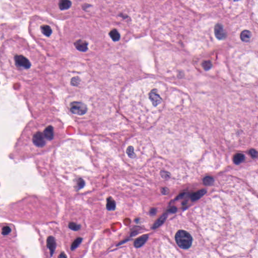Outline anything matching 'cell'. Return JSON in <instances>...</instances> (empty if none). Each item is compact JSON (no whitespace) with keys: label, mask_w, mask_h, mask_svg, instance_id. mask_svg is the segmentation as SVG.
<instances>
[{"label":"cell","mask_w":258,"mask_h":258,"mask_svg":"<svg viewBox=\"0 0 258 258\" xmlns=\"http://www.w3.org/2000/svg\"><path fill=\"white\" fill-rule=\"evenodd\" d=\"M41 62L34 47L21 37L8 39L0 47V69L7 79L32 81L37 74Z\"/></svg>","instance_id":"cell-1"},{"label":"cell","mask_w":258,"mask_h":258,"mask_svg":"<svg viewBox=\"0 0 258 258\" xmlns=\"http://www.w3.org/2000/svg\"><path fill=\"white\" fill-rule=\"evenodd\" d=\"M41 117L33 119L22 131L13 150L20 157L34 156L54 140L55 129L52 124Z\"/></svg>","instance_id":"cell-2"},{"label":"cell","mask_w":258,"mask_h":258,"mask_svg":"<svg viewBox=\"0 0 258 258\" xmlns=\"http://www.w3.org/2000/svg\"><path fill=\"white\" fill-rule=\"evenodd\" d=\"M175 239L177 245L183 249L190 248L193 242V239L190 234L182 230L177 231Z\"/></svg>","instance_id":"cell-3"},{"label":"cell","mask_w":258,"mask_h":258,"mask_svg":"<svg viewBox=\"0 0 258 258\" xmlns=\"http://www.w3.org/2000/svg\"><path fill=\"white\" fill-rule=\"evenodd\" d=\"M70 111L75 115H83L87 112V107L84 103L75 102L71 103Z\"/></svg>","instance_id":"cell-4"},{"label":"cell","mask_w":258,"mask_h":258,"mask_svg":"<svg viewBox=\"0 0 258 258\" xmlns=\"http://www.w3.org/2000/svg\"><path fill=\"white\" fill-rule=\"evenodd\" d=\"M15 5L24 9L34 10V5L37 0H11Z\"/></svg>","instance_id":"cell-5"},{"label":"cell","mask_w":258,"mask_h":258,"mask_svg":"<svg viewBox=\"0 0 258 258\" xmlns=\"http://www.w3.org/2000/svg\"><path fill=\"white\" fill-rule=\"evenodd\" d=\"M214 32L217 38L219 40H222L226 38V32L224 31L223 25L221 24L218 23L215 25Z\"/></svg>","instance_id":"cell-6"},{"label":"cell","mask_w":258,"mask_h":258,"mask_svg":"<svg viewBox=\"0 0 258 258\" xmlns=\"http://www.w3.org/2000/svg\"><path fill=\"white\" fill-rule=\"evenodd\" d=\"M56 242L55 241V238L52 236H50L47 240V246L50 250V255L52 256L55 252V250L56 248Z\"/></svg>","instance_id":"cell-7"},{"label":"cell","mask_w":258,"mask_h":258,"mask_svg":"<svg viewBox=\"0 0 258 258\" xmlns=\"http://www.w3.org/2000/svg\"><path fill=\"white\" fill-rule=\"evenodd\" d=\"M74 46L80 52H86L88 49L87 42L80 39L75 42Z\"/></svg>","instance_id":"cell-8"},{"label":"cell","mask_w":258,"mask_h":258,"mask_svg":"<svg viewBox=\"0 0 258 258\" xmlns=\"http://www.w3.org/2000/svg\"><path fill=\"white\" fill-rule=\"evenodd\" d=\"M148 239V235H144L139 237L136 239L134 242L135 247L136 248H140L145 244V242L147 241Z\"/></svg>","instance_id":"cell-9"},{"label":"cell","mask_w":258,"mask_h":258,"mask_svg":"<svg viewBox=\"0 0 258 258\" xmlns=\"http://www.w3.org/2000/svg\"><path fill=\"white\" fill-rule=\"evenodd\" d=\"M72 5L71 2L69 0H60L58 6L61 10L69 9Z\"/></svg>","instance_id":"cell-10"},{"label":"cell","mask_w":258,"mask_h":258,"mask_svg":"<svg viewBox=\"0 0 258 258\" xmlns=\"http://www.w3.org/2000/svg\"><path fill=\"white\" fill-rule=\"evenodd\" d=\"M206 193H207V191L205 190V189H203V190L199 191L196 192V193H193V194L191 195V197L192 201H197L200 198H201V197H203Z\"/></svg>","instance_id":"cell-11"},{"label":"cell","mask_w":258,"mask_h":258,"mask_svg":"<svg viewBox=\"0 0 258 258\" xmlns=\"http://www.w3.org/2000/svg\"><path fill=\"white\" fill-rule=\"evenodd\" d=\"M116 208V203L112 197H108L107 199V209L109 211L115 210Z\"/></svg>","instance_id":"cell-12"},{"label":"cell","mask_w":258,"mask_h":258,"mask_svg":"<svg viewBox=\"0 0 258 258\" xmlns=\"http://www.w3.org/2000/svg\"><path fill=\"white\" fill-rule=\"evenodd\" d=\"M251 37H252V33L249 30H244L241 32V38L242 42H249L250 41Z\"/></svg>","instance_id":"cell-13"},{"label":"cell","mask_w":258,"mask_h":258,"mask_svg":"<svg viewBox=\"0 0 258 258\" xmlns=\"http://www.w3.org/2000/svg\"><path fill=\"white\" fill-rule=\"evenodd\" d=\"M167 216V215L165 213L161 217L159 218V219H158L157 221L155 222V223L153 224L152 227L153 229L154 230V229H156V228H158V227L161 226L162 224H163L164 221H166Z\"/></svg>","instance_id":"cell-14"},{"label":"cell","mask_w":258,"mask_h":258,"mask_svg":"<svg viewBox=\"0 0 258 258\" xmlns=\"http://www.w3.org/2000/svg\"><path fill=\"white\" fill-rule=\"evenodd\" d=\"M245 159V157L244 154L241 153H237L234 156L233 161L235 164H239L241 163Z\"/></svg>","instance_id":"cell-15"},{"label":"cell","mask_w":258,"mask_h":258,"mask_svg":"<svg viewBox=\"0 0 258 258\" xmlns=\"http://www.w3.org/2000/svg\"><path fill=\"white\" fill-rule=\"evenodd\" d=\"M110 37L114 42H117L120 39V34L116 29H113L109 33Z\"/></svg>","instance_id":"cell-16"},{"label":"cell","mask_w":258,"mask_h":258,"mask_svg":"<svg viewBox=\"0 0 258 258\" xmlns=\"http://www.w3.org/2000/svg\"><path fill=\"white\" fill-rule=\"evenodd\" d=\"M82 241H83V239L81 237H78L77 239H76L71 245V250L73 251L75 250L76 249H77L79 246L81 244Z\"/></svg>","instance_id":"cell-17"},{"label":"cell","mask_w":258,"mask_h":258,"mask_svg":"<svg viewBox=\"0 0 258 258\" xmlns=\"http://www.w3.org/2000/svg\"><path fill=\"white\" fill-rule=\"evenodd\" d=\"M69 228L71 230L73 231H77L81 228V226L80 224H77L74 222H70L68 225Z\"/></svg>","instance_id":"cell-18"},{"label":"cell","mask_w":258,"mask_h":258,"mask_svg":"<svg viewBox=\"0 0 258 258\" xmlns=\"http://www.w3.org/2000/svg\"><path fill=\"white\" fill-rule=\"evenodd\" d=\"M205 185L211 186L214 183V179L211 176H206L203 179Z\"/></svg>","instance_id":"cell-19"},{"label":"cell","mask_w":258,"mask_h":258,"mask_svg":"<svg viewBox=\"0 0 258 258\" xmlns=\"http://www.w3.org/2000/svg\"><path fill=\"white\" fill-rule=\"evenodd\" d=\"M127 153L128 156L130 158H134L136 155L134 153V149L133 146H130L127 149Z\"/></svg>","instance_id":"cell-20"},{"label":"cell","mask_w":258,"mask_h":258,"mask_svg":"<svg viewBox=\"0 0 258 258\" xmlns=\"http://www.w3.org/2000/svg\"><path fill=\"white\" fill-rule=\"evenodd\" d=\"M85 183L83 179H81V178H79V179L77 181V190H80V189H82V188H84V186H85Z\"/></svg>","instance_id":"cell-21"},{"label":"cell","mask_w":258,"mask_h":258,"mask_svg":"<svg viewBox=\"0 0 258 258\" xmlns=\"http://www.w3.org/2000/svg\"><path fill=\"white\" fill-rule=\"evenodd\" d=\"M202 66H203L204 69L205 70H208L211 68L212 64L210 61H208L204 62L202 64Z\"/></svg>","instance_id":"cell-22"},{"label":"cell","mask_w":258,"mask_h":258,"mask_svg":"<svg viewBox=\"0 0 258 258\" xmlns=\"http://www.w3.org/2000/svg\"><path fill=\"white\" fill-rule=\"evenodd\" d=\"M250 154L251 155V156L254 158H256L258 156V152H257L256 150H254V149H251L250 151Z\"/></svg>","instance_id":"cell-23"},{"label":"cell","mask_w":258,"mask_h":258,"mask_svg":"<svg viewBox=\"0 0 258 258\" xmlns=\"http://www.w3.org/2000/svg\"><path fill=\"white\" fill-rule=\"evenodd\" d=\"M168 211L170 213H176L177 211V208L176 207H173L169 209Z\"/></svg>","instance_id":"cell-24"},{"label":"cell","mask_w":258,"mask_h":258,"mask_svg":"<svg viewBox=\"0 0 258 258\" xmlns=\"http://www.w3.org/2000/svg\"><path fill=\"white\" fill-rule=\"evenodd\" d=\"M157 210L156 209H151L150 211V214L151 215H154L156 213Z\"/></svg>","instance_id":"cell-25"},{"label":"cell","mask_w":258,"mask_h":258,"mask_svg":"<svg viewBox=\"0 0 258 258\" xmlns=\"http://www.w3.org/2000/svg\"><path fill=\"white\" fill-rule=\"evenodd\" d=\"M161 192L163 194H167L168 192H169V191H168V189H167V188H163L161 190Z\"/></svg>","instance_id":"cell-26"},{"label":"cell","mask_w":258,"mask_h":258,"mask_svg":"<svg viewBox=\"0 0 258 258\" xmlns=\"http://www.w3.org/2000/svg\"><path fill=\"white\" fill-rule=\"evenodd\" d=\"M161 176H163V175H164V176H163V177H169L170 176V174L168 172H165V171H161Z\"/></svg>","instance_id":"cell-27"},{"label":"cell","mask_w":258,"mask_h":258,"mask_svg":"<svg viewBox=\"0 0 258 258\" xmlns=\"http://www.w3.org/2000/svg\"><path fill=\"white\" fill-rule=\"evenodd\" d=\"M59 257V258H67V256L64 253H61Z\"/></svg>","instance_id":"cell-28"},{"label":"cell","mask_w":258,"mask_h":258,"mask_svg":"<svg viewBox=\"0 0 258 258\" xmlns=\"http://www.w3.org/2000/svg\"><path fill=\"white\" fill-rule=\"evenodd\" d=\"M235 1H239V0H234Z\"/></svg>","instance_id":"cell-29"}]
</instances>
